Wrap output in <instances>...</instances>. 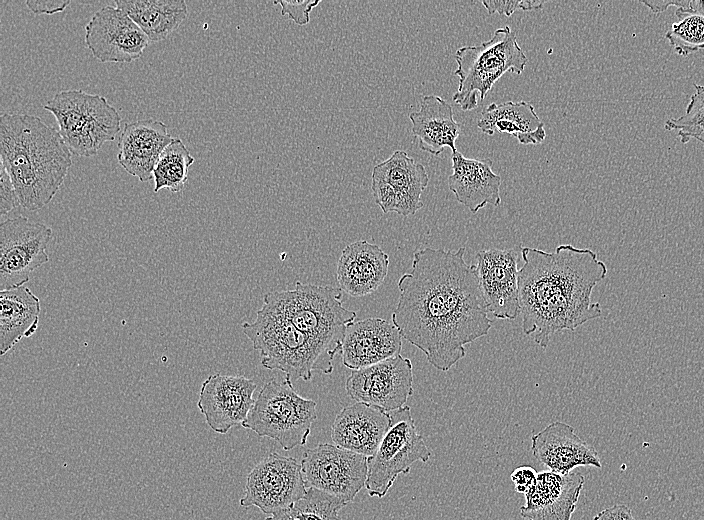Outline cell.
<instances>
[{
	"mask_svg": "<svg viewBox=\"0 0 704 520\" xmlns=\"http://www.w3.org/2000/svg\"><path fill=\"white\" fill-rule=\"evenodd\" d=\"M464 255L463 247L416 250L411 270L398 281L400 296L392 313L402 337L444 372L465 357L467 344L492 327L475 264Z\"/></svg>",
	"mask_w": 704,
	"mask_h": 520,
	"instance_id": "1",
	"label": "cell"
},
{
	"mask_svg": "<svg viewBox=\"0 0 704 520\" xmlns=\"http://www.w3.org/2000/svg\"><path fill=\"white\" fill-rule=\"evenodd\" d=\"M524 261L518 271L522 330L546 348L559 331H574L599 318L602 308L591 301L594 287L607 275L606 264L589 248L570 244L554 252L521 247Z\"/></svg>",
	"mask_w": 704,
	"mask_h": 520,
	"instance_id": "2",
	"label": "cell"
},
{
	"mask_svg": "<svg viewBox=\"0 0 704 520\" xmlns=\"http://www.w3.org/2000/svg\"><path fill=\"white\" fill-rule=\"evenodd\" d=\"M0 156L20 206L32 212L53 199L72 165L59 130L25 113L1 115Z\"/></svg>",
	"mask_w": 704,
	"mask_h": 520,
	"instance_id": "3",
	"label": "cell"
},
{
	"mask_svg": "<svg viewBox=\"0 0 704 520\" xmlns=\"http://www.w3.org/2000/svg\"><path fill=\"white\" fill-rule=\"evenodd\" d=\"M242 331L259 352L261 365L279 370L290 378L309 381L313 371L333 372L335 356L299 330L288 319L264 306L253 322H244Z\"/></svg>",
	"mask_w": 704,
	"mask_h": 520,
	"instance_id": "4",
	"label": "cell"
},
{
	"mask_svg": "<svg viewBox=\"0 0 704 520\" xmlns=\"http://www.w3.org/2000/svg\"><path fill=\"white\" fill-rule=\"evenodd\" d=\"M343 292L330 285L295 283L292 290L270 291L263 306L288 319L334 356L340 354L346 326L357 313L343 306Z\"/></svg>",
	"mask_w": 704,
	"mask_h": 520,
	"instance_id": "5",
	"label": "cell"
},
{
	"mask_svg": "<svg viewBox=\"0 0 704 520\" xmlns=\"http://www.w3.org/2000/svg\"><path fill=\"white\" fill-rule=\"evenodd\" d=\"M455 61L458 89L452 99L463 111H470L477 107V94L483 101L506 72L520 75L528 59L515 32L506 25L496 29L486 42L460 47Z\"/></svg>",
	"mask_w": 704,
	"mask_h": 520,
	"instance_id": "6",
	"label": "cell"
},
{
	"mask_svg": "<svg viewBox=\"0 0 704 520\" xmlns=\"http://www.w3.org/2000/svg\"><path fill=\"white\" fill-rule=\"evenodd\" d=\"M55 117L59 133L73 155L91 157L115 139L121 116L105 97L80 89L59 91L44 106Z\"/></svg>",
	"mask_w": 704,
	"mask_h": 520,
	"instance_id": "7",
	"label": "cell"
},
{
	"mask_svg": "<svg viewBox=\"0 0 704 520\" xmlns=\"http://www.w3.org/2000/svg\"><path fill=\"white\" fill-rule=\"evenodd\" d=\"M316 406L298 394L289 376L281 381L273 378L264 384L241 426L289 451L306 444L317 418Z\"/></svg>",
	"mask_w": 704,
	"mask_h": 520,
	"instance_id": "8",
	"label": "cell"
},
{
	"mask_svg": "<svg viewBox=\"0 0 704 520\" xmlns=\"http://www.w3.org/2000/svg\"><path fill=\"white\" fill-rule=\"evenodd\" d=\"M389 413V428L375 453L367 459L365 488L370 497L383 498L399 475L408 474L415 462L427 463L432 455L416 428L409 406Z\"/></svg>",
	"mask_w": 704,
	"mask_h": 520,
	"instance_id": "9",
	"label": "cell"
},
{
	"mask_svg": "<svg viewBox=\"0 0 704 520\" xmlns=\"http://www.w3.org/2000/svg\"><path fill=\"white\" fill-rule=\"evenodd\" d=\"M52 229L24 216L0 225V291L24 286L30 274L49 261Z\"/></svg>",
	"mask_w": 704,
	"mask_h": 520,
	"instance_id": "10",
	"label": "cell"
},
{
	"mask_svg": "<svg viewBox=\"0 0 704 520\" xmlns=\"http://www.w3.org/2000/svg\"><path fill=\"white\" fill-rule=\"evenodd\" d=\"M368 457L329 443L307 449L301 459L307 488H315L352 502L366 485Z\"/></svg>",
	"mask_w": 704,
	"mask_h": 520,
	"instance_id": "11",
	"label": "cell"
},
{
	"mask_svg": "<svg viewBox=\"0 0 704 520\" xmlns=\"http://www.w3.org/2000/svg\"><path fill=\"white\" fill-rule=\"evenodd\" d=\"M307 487L301 463L273 452L249 472L240 505L255 506L265 514L291 507L305 496Z\"/></svg>",
	"mask_w": 704,
	"mask_h": 520,
	"instance_id": "12",
	"label": "cell"
},
{
	"mask_svg": "<svg viewBox=\"0 0 704 520\" xmlns=\"http://www.w3.org/2000/svg\"><path fill=\"white\" fill-rule=\"evenodd\" d=\"M348 396L393 411L403 407L413 394V366L401 354L377 364L353 370L345 383Z\"/></svg>",
	"mask_w": 704,
	"mask_h": 520,
	"instance_id": "13",
	"label": "cell"
},
{
	"mask_svg": "<svg viewBox=\"0 0 704 520\" xmlns=\"http://www.w3.org/2000/svg\"><path fill=\"white\" fill-rule=\"evenodd\" d=\"M85 43L102 63H130L141 57L149 39L123 10L105 6L86 24Z\"/></svg>",
	"mask_w": 704,
	"mask_h": 520,
	"instance_id": "14",
	"label": "cell"
},
{
	"mask_svg": "<svg viewBox=\"0 0 704 520\" xmlns=\"http://www.w3.org/2000/svg\"><path fill=\"white\" fill-rule=\"evenodd\" d=\"M256 388L252 379L242 375L212 374L201 385L197 406L214 432L226 434L247 418Z\"/></svg>",
	"mask_w": 704,
	"mask_h": 520,
	"instance_id": "15",
	"label": "cell"
},
{
	"mask_svg": "<svg viewBox=\"0 0 704 520\" xmlns=\"http://www.w3.org/2000/svg\"><path fill=\"white\" fill-rule=\"evenodd\" d=\"M518 257L514 249H482L476 253V272L488 313L501 320L520 315Z\"/></svg>",
	"mask_w": 704,
	"mask_h": 520,
	"instance_id": "16",
	"label": "cell"
},
{
	"mask_svg": "<svg viewBox=\"0 0 704 520\" xmlns=\"http://www.w3.org/2000/svg\"><path fill=\"white\" fill-rule=\"evenodd\" d=\"M402 335L398 328L382 318H366L346 326L340 355L343 364L359 370L400 355Z\"/></svg>",
	"mask_w": 704,
	"mask_h": 520,
	"instance_id": "17",
	"label": "cell"
},
{
	"mask_svg": "<svg viewBox=\"0 0 704 520\" xmlns=\"http://www.w3.org/2000/svg\"><path fill=\"white\" fill-rule=\"evenodd\" d=\"M585 478L578 472H538L534 485L524 494L520 515L525 520H571Z\"/></svg>",
	"mask_w": 704,
	"mask_h": 520,
	"instance_id": "18",
	"label": "cell"
},
{
	"mask_svg": "<svg viewBox=\"0 0 704 520\" xmlns=\"http://www.w3.org/2000/svg\"><path fill=\"white\" fill-rule=\"evenodd\" d=\"M531 449L536 460L560 474H569L579 466L602 467L596 449L562 421L552 422L532 435Z\"/></svg>",
	"mask_w": 704,
	"mask_h": 520,
	"instance_id": "19",
	"label": "cell"
},
{
	"mask_svg": "<svg viewBox=\"0 0 704 520\" xmlns=\"http://www.w3.org/2000/svg\"><path fill=\"white\" fill-rule=\"evenodd\" d=\"M173 137L165 123L146 119L125 123L118 142V163L141 182L153 177L154 167Z\"/></svg>",
	"mask_w": 704,
	"mask_h": 520,
	"instance_id": "20",
	"label": "cell"
},
{
	"mask_svg": "<svg viewBox=\"0 0 704 520\" xmlns=\"http://www.w3.org/2000/svg\"><path fill=\"white\" fill-rule=\"evenodd\" d=\"M390 413L382 408L356 402L343 407L331 426L334 445L372 456L390 425Z\"/></svg>",
	"mask_w": 704,
	"mask_h": 520,
	"instance_id": "21",
	"label": "cell"
},
{
	"mask_svg": "<svg viewBox=\"0 0 704 520\" xmlns=\"http://www.w3.org/2000/svg\"><path fill=\"white\" fill-rule=\"evenodd\" d=\"M389 256L367 240L348 244L337 261L336 279L342 292L352 297L374 293L385 281Z\"/></svg>",
	"mask_w": 704,
	"mask_h": 520,
	"instance_id": "22",
	"label": "cell"
},
{
	"mask_svg": "<svg viewBox=\"0 0 704 520\" xmlns=\"http://www.w3.org/2000/svg\"><path fill=\"white\" fill-rule=\"evenodd\" d=\"M451 160L453 173L448 177V187L459 203L472 213L488 204L500 205L501 177L492 170L490 159L467 158L456 150Z\"/></svg>",
	"mask_w": 704,
	"mask_h": 520,
	"instance_id": "23",
	"label": "cell"
},
{
	"mask_svg": "<svg viewBox=\"0 0 704 520\" xmlns=\"http://www.w3.org/2000/svg\"><path fill=\"white\" fill-rule=\"evenodd\" d=\"M412 134L418 147L432 155H439L445 147L456 151L455 142L460 134V124L454 120L451 104L440 96L425 95L418 111L409 115Z\"/></svg>",
	"mask_w": 704,
	"mask_h": 520,
	"instance_id": "24",
	"label": "cell"
},
{
	"mask_svg": "<svg viewBox=\"0 0 704 520\" xmlns=\"http://www.w3.org/2000/svg\"><path fill=\"white\" fill-rule=\"evenodd\" d=\"M372 177L385 180L395 188V213L406 217L423 207L421 194L429 183V176L425 167L406 152L394 151L388 159L374 166Z\"/></svg>",
	"mask_w": 704,
	"mask_h": 520,
	"instance_id": "25",
	"label": "cell"
},
{
	"mask_svg": "<svg viewBox=\"0 0 704 520\" xmlns=\"http://www.w3.org/2000/svg\"><path fill=\"white\" fill-rule=\"evenodd\" d=\"M477 127L487 135L509 134L524 145H537L546 138L544 123L526 101L489 104L482 110Z\"/></svg>",
	"mask_w": 704,
	"mask_h": 520,
	"instance_id": "26",
	"label": "cell"
},
{
	"mask_svg": "<svg viewBox=\"0 0 704 520\" xmlns=\"http://www.w3.org/2000/svg\"><path fill=\"white\" fill-rule=\"evenodd\" d=\"M40 310L39 298L25 286L0 291L1 355L37 331Z\"/></svg>",
	"mask_w": 704,
	"mask_h": 520,
	"instance_id": "27",
	"label": "cell"
},
{
	"mask_svg": "<svg viewBox=\"0 0 704 520\" xmlns=\"http://www.w3.org/2000/svg\"><path fill=\"white\" fill-rule=\"evenodd\" d=\"M145 33L149 41L166 39L186 19L188 9L183 0H115Z\"/></svg>",
	"mask_w": 704,
	"mask_h": 520,
	"instance_id": "28",
	"label": "cell"
},
{
	"mask_svg": "<svg viewBox=\"0 0 704 520\" xmlns=\"http://www.w3.org/2000/svg\"><path fill=\"white\" fill-rule=\"evenodd\" d=\"M194 157L180 138H173L161 153L153 170L154 192L168 189L171 192L183 190L188 180L189 167Z\"/></svg>",
	"mask_w": 704,
	"mask_h": 520,
	"instance_id": "29",
	"label": "cell"
},
{
	"mask_svg": "<svg viewBox=\"0 0 704 520\" xmlns=\"http://www.w3.org/2000/svg\"><path fill=\"white\" fill-rule=\"evenodd\" d=\"M694 87L695 93L691 95L685 113L664 124L666 130L677 131L682 144L691 139L704 144V85L694 84Z\"/></svg>",
	"mask_w": 704,
	"mask_h": 520,
	"instance_id": "30",
	"label": "cell"
},
{
	"mask_svg": "<svg viewBox=\"0 0 704 520\" xmlns=\"http://www.w3.org/2000/svg\"><path fill=\"white\" fill-rule=\"evenodd\" d=\"M346 504L336 496L315 488H307L305 496L291 508L299 520H343L338 512Z\"/></svg>",
	"mask_w": 704,
	"mask_h": 520,
	"instance_id": "31",
	"label": "cell"
},
{
	"mask_svg": "<svg viewBox=\"0 0 704 520\" xmlns=\"http://www.w3.org/2000/svg\"><path fill=\"white\" fill-rule=\"evenodd\" d=\"M665 38L674 51L683 57L704 49V17L686 16L671 25Z\"/></svg>",
	"mask_w": 704,
	"mask_h": 520,
	"instance_id": "32",
	"label": "cell"
},
{
	"mask_svg": "<svg viewBox=\"0 0 704 520\" xmlns=\"http://www.w3.org/2000/svg\"><path fill=\"white\" fill-rule=\"evenodd\" d=\"M640 3L648 7L653 13H661L670 6H675V15L678 19L692 15L704 17V0H641Z\"/></svg>",
	"mask_w": 704,
	"mask_h": 520,
	"instance_id": "33",
	"label": "cell"
},
{
	"mask_svg": "<svg viewBox=\"0 0 704 520\" xmlns=\"http://www.w3.org/2000/svg\"><path fill=\"white\" fill-rule=\"evenodd\" d=\"M320 3L319 0L287 1L279 0L274 4L281 6V15L287 16L296 24L303 26L310 22V12Z\"/></svg>",
	"mask_w": 704,
	"mask_h": 520,
	"instance_id": "34",
	"label": "cell"
},
{
	"mask_svg": "<svg viewBox=\"0 0 704 520\" xmlns=\"http://www.w3.org/2000/svg\"><path fill=\"white\" fill-rule=\"evenodd\" d=\"M544 1L537 0H519V1H482L489 15L498 13L503 16H511L516 10L531 11L542 8Z\"/></svg>",
	"mask_w": 704,
	"mask_h": 520,
	"instance_id": "35",
	"label": "cell"
},
{
	"mask_svg": "<svg viewBox=\"0 0 704 520\" xmlns=\"http://www.w3.org/2000/svg\"><path fill=\"white\" fill-rule=\"evenodd\" d=\"M19 205V199L11 177L0 162V215L4 216Z\"/></svg>",
	"mask_w": 704,
	"mask_h": 520,
	"instance_id": "36",
	"label": "cell"
},
{
	"mask_svg": "<svg viewBox=\"0 0 704 520\" xmlns=\"http://www.w3.org/2000/svg\"><path fill=\"white\" fill-rule=\"evenodd\" d=\"M372 193L376 204L383 213L394 212L396 204V190L385 180L372 177Z\"/></svg>",
	"mask_w": 704,
	"mask_h": 520,
	"instance_id": "37",
	"label": "cell"
},
{
	"mask_svg": "<svg viewBox=\"0 0 704 520\" xmlns=\"http://www.w3.org/2000/svg\"><path fill=\"white\" fill-rule=\"evenodd\" d=\"M537 471L531 466H521L512 471L510 479L514 483V490L525 494L535 483Z\"/></svg>",
	"mask_w": 704,
	"mask_h": 520,
	"instance_id": "38",
	"label": "cell"
},
{
	"mask_svg": "<svg viewBox=\"0 0 704 520\" xmlns=\"http://www.w3.org/2000/svg\"><path fill=\"white\" fill-rule=\"evenodd\" d=\"M27 7L35 14L53 15L64 11L71 3L70 0H47L25 2Z\"/></svg>",
	"mask_w": 704,
	"mask_h": 520,
	"instance_id": "39",
	"label": "cell"
},
{
	"mask_svg": "<svg viewBox=\"0 0 704 520\" xmlns=\"http://www.w3.org/2000/svg\"><path fill=\"white\" fill-rule=\"evenodd\" d=\"M593 520H635V518L628 506L615 504L597 513Z\"/></svg>",
	"mask_w": 704,
	"mask_h": 520,
	"instance_id": "40",
	"label": "cell"
},
{
	"mask_svg": "<svg viewBox=\"0 0 704 520\" xmlns=\"http://www.w3.org/2000/svg\"><path fill=\"white\" fill-rule=\"evenodd\" d=\"M265 520H299L291 507L280 510L266 517Z\"/></svg>",
	"mask_w": 704,
	"mask_h": 520,
	"instance_id": "41",
	"label": "cell"
}]
</instances>
